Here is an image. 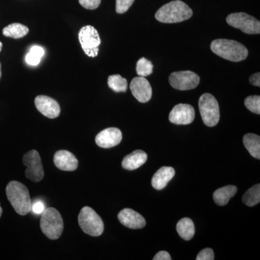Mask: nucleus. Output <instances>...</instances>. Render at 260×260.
<instances>
[{"label":"nucleus","instance_id":"nucleus-1","mask_svg":"<svg viewBox=\"0 0 260 260\" xmlns=\"http://www.w3.org/2000/svg\"><path fill=\"white\" fill-rule=\"evenodd\" d=\"M192 15V10L186 3L181 0H174L162 6L155 17L160 23H177L185 21Z\"/></svg>","mask_w":260,"mask_h":260},{"label":"nucleus","instance_id":"nucleus-2","mask_svg":"<svg viewBox=\"0 0 260 260\" xmlns=\"http://www.w3.org/2000/svg\"><path fill=\"white\" fill-rule=\"evenodd\" d=\"M6 194L15 212L25 215L31 210V200L28 188L17 181H10L6 187Z\"/></svg>","mask_w":260,"mask_h":260},{"label":"nucleus","instance_id":"nucleus-3","mask_svg":"<svg viewBox=\"0 0 260 260\" xmlns=\"http://www.w3.org/2000/svg\"><path fill=\"white\" fill-rule=\"evenodd\" d=\"M210 49L217 55L234 62L244 60L248 56L247 49L243 44L229 39L213 41Z\"/></svg>","mask_w":260,"mask_h":260},{"label":"nucleus","instance_id":"nucleus-4","mask_svg":"<svg viewBox=\"0 0 260 260\" xmlns=\"http://www.w3.org/2000/svg\"><path fill=\"white\" fill-rule=\"evenodd\" d=\"M41 229L46 237L56 240L61 237L64 223L60 213L54 208H48L43 211L40 222Z\"/></svg>","mask_w":260,"mask_h":260},{"label":"nucleus","instance_id":"nucleus-5","mask_svg":"<svg viewBox=\"0 0 260 260\" xmlns=\"http://www.w3.org/2000/svg\"><path fill=\"white\" fill-rule=\"evenodd\" d=\"M78 222L85 234L91 237H99L104 230V222L95 210L90 207H84L78 215Z\"/></svg>","mask_w":260,"mask_h":260},{"label":"nucleus","instance_id":"nucleus-6","mask_svg":"<svg viewBox=\"0 0 260 260\" xmlns=\"http://www.w3.org/2000/svg\"><path fill=\"white\" fill-rule=\"evenodd\" d=\"M199 109L205 125L215 126L220 120V109L216 99L210 93H204L199 99Z\"/></svg>","mask_w":260,"mask_h":260},{"label":"nucleus","instance_id":"nucleus-7","mask_svg":"<svg viewBox=\"0 0 260 260\" xmlns=\"http://www.w3.org/2000/svg\"><path fill=\"white\" fill-rule=\"evenodd\" d=\"M78 38L86 55L89 57H96L99 54V46L102 43L96 29L92 25H85L80 29Z\"/></svg>","mask_w":260,"mask_h":260},{"label":"nucleus","instance_id":"nucleus-8","mask_svg":"<svg viewBox=\"0 0 260 260\" xmlns=\"http://www.w3.org/2000/svg\"><path fill=\"white\" fill-rule=\"evenodd\" d=\"M226 22L231 26L240 29L246 34H259V20L246 13H232L227 17Z\"/></svg>","mask_w":260,"mask_h":260},{"label":"nucleus","instance_id":"nucleus-9","mask_svg":"<svg viewBox=\"0 0 260 260\" xmlns=\"http://www.w3.org/2000/svg\"><path fill=\"white\" fill-rule=\"evenodd\" d=\"M23 162L27 167L25 175L28 179L34 182H39L42 180L44 172L39 152L36 150H30L24 155Z\"/></svg>","mask_w":260,"mask_h":260},{"label":"nucleus","instance_id":"nucleus-10","mask_svg":"<svg viewBox=\"0 0 260 260\" xmlns=\"http://www.w3.org/2000/svg\"><path fill=\"white\" fill-rule=\"evenodd\" d=\"M199 75L191 71L174 72L169 76V83L179 90H191L199 85Z\"/></svg>","mask_w":260,"mask_h":260},{"label":"nucleus","instance_id":"nucleus-11","mask_svg":"<svg viewBox=\"0 0 260 260\" xmlns=\"http://www.w3.org/2000/svg\"><path fill=\"white\" fill-rule=\"evenodd\" d=\"M195 111L189 104H179L173 108L169 114V121L178 125H186L194 121Z\"/></svg>","mask_w":260,"mask_h":260},{"label":"nucleus","instance_id":"nucleus-12","mask_svg":"<svg viewBox=\"0 0 260 260\" xmlns=\"http://www.w3.org/2000/svg\"><path fill=\"white\" fill-rule=\"evenodd\" d=\"M130 90L133 96L140 103L149 102L152 97V88L144 77H137L130 83Z\"/></svg>","mask_w":260,"mask_h":260},{"label":"nucleus","instance_id":"nucleus-13","mask_svg":"<svg viewBox=\"0 0 260 260\" xmlns=\"http://www.w3.org/2000/svg\"><path fill=\"white\" fill-rule=\"evenodd\" d=\"M122 140L121 130L116 127L102 130L95 137V143L103 148H110L119 144Z\"/></svg>","mask_w":260,"mask_h":260},{"label":"nucleus","instance_id":"nucleus-14","mask_svg":"<svg viewBox=\"0 0 260 260\" xmlns=\"http://www.w3.org/2000/svg\"><path fill=\"white\" fill-rule=\"evenodd\" d=\"M35 105L39 112L49 119H55L60 114L59 104L47 95H39L36 98Z\"/></svg>","mask_w":260,"mask_h":260},{"label":"nucleus","instance_id":"nucleus-15","mask_svg":"<svg viewBox=\"0 0 260 260\" xmlns=\"http://www.w3.org/2000/svg\"><path fill=\"white\" fill-rule=\"evenodd\" d=\"M118 219L122 225L131 229H143L146 225V220L143 215L129 208L121 210L118 215Z\"/></svg>","mask_w":260,"mask_h":260},{"label":"nucleus","instance_id":"nucleus-16","mask_svg":"<svg viewBox=\"0 0 260 260\" xmlns=\"http://www.w3.org/2000/svg\"><path fill=\"white\" fill-rule=\"evenodd\" d=\"M54 164L58 169L65 172H73L78 167V160L73 153L68 150L56 152L54 157Z\"/></svg>","mask_w":260,"mask_h":260},{"label":"nucleus","instance_id":"nucleus-17","mask_svg":"<svg viewBox=\"0 0 260 260\" xmlns=\"http://www.w3.org/2000/svg\"><path fill=\"white\" fill-rule=\"evenodd\" d=\"M175 175V170L170 167H164L158 169L152 178V186L155 189L161 190L167 186Z\"/></svg>","mask_w":260,"mask_h":260},{"label":"nucleus","instance_id":"nucleus-18","mask_svg":"<svg viewBox=\"0 0 260 260\" xmlns=\"http://www.w3.org/2000/svg\"><path fill=\"white\" fill-rule=\"evenodd\" d=\"M148 155L143 150H135L123 159L121 165L126 170L133 171L142 167L146 162Z\"/></svg>","mask_w":260,"mask_h":260},{"label":"nucleus","instance_id":"nucleus-19","mask_svg":"<svg viewBox=\"0 0 260 260\" xmlns=\"http://www.w3.org/2000/svg\"><path fill=\"white\" fill-rule=\"evenodd\" d=\"M237 192L236 186L229 185L219 188L214 192L213 200L217 205L224 206L228 204L231 198H233Z\"/></svg>","mask_w":260,"mask_h":260},{"label":"nucleus","instance_id":"nucleus-20","mask_svg":"<svg viewBox=\"0 0 260 260\" xmlns=\"http://www.w3.org/2000/svg\"><path fill=\"white\" fill-rule=\"evenodd\" d=\"M243 143L246 150L254 158H260V137L254 134H246L243 138Z\"/></svg>","mask_w":260,"mask_h":260},{"label":"nucleus","instance_id":"nucleus-21","mask_svg":"<svg viewBox=\"0 0 260 260\" xmlns=\"http://www.w3.org/2000/svg\"><path fill=\"white\" fill-rule=\"evenodd\" d=\"M177 231L181 238L184 240L189 241L194 237L195 229L194 223L189 218L181 219L178 222Z\"/></svg>","mask_w":260,"mask_h":260},{"label":"nucleus","instance_id":"nucleus-22","mask_svg":"<svg viewBox=\"0 0 260 260\" xmlns=\"http://www.w3.org/2000/svg\"><path fill=\"white\" fill-rule=\"evenodd\" d=\"M28 27L20 23H12L5 27L3 30V35L13 39H20L25 37L28 34Z\"/></svg>","mask_w":260,"mask_h":260},{"label":"nucleus","instance_id":"nucleus-23","mask_svg":"<svg viewBox=\"0 0 260 260\" xmlns=\"http://www.w3.org/2000/svg\"><path fill=\"white\" fill-rule=\"evenodd\" d=\"M243 203L249 207H254L260 202V185L256 184L246 191L242 198Z\"/></svg>","mask_w":260,"mask_h":260},{"label":"nucleus","instance_id":"nucleus-24","mask_svg":"<svg viewBox=\"0 0 260 260\" xmlns=\"http://www.w3.org/2000/svg\"><path fill=\"white\" fill-rule=\"evenodd\" d=\"M108 85L116 93H124L127 90V80L119 75H110L108 78Z\"/></svg>","mask_w":260,"mask_h":260},{"label":"nucleus","instance_id":"nucleus-25","mask_svg":"<svg viewBox=\"0 0 260 260\" xmlns=\"http://www.w3.org/2000/svg\"><path fill=\"white\" fill-rule=\"evenodd\" d=\"M44 55V50L42 47L34 46L30 48L28 54L25 56V61L27 64L31 66H37L42 60Z\"/></svg>","mask_w":260,"mask_h":260},{"label":"nucleus","instance_id":"nucleus-26","mask_svg":"<svg viewBox=\"0 0 260 260\" xmlns=\"http://www.w3.org/2000/svg\"><path fill=\"white\" fill-rule=\"evenodd\" d=\"M136 71L140 77H147L153 73V64L145 57L140 58L137 62Z\"/></svg>","mask_w":260,"mask_h":260},{"label":"nucleus","instance_id":"nucleus-27","mask_svg":"<svg viewBox=\"0 0 260 260\" xmlns=\"http://www.w3.org/2000/svg\"><path fill=\"white\" fill-rule=\"evenodd\" d=\"M245 107L250 112L254 114H260V96L259 95H250L248 96L244 101Z\"/></svg>","mask_w":260,"mask_h":260},{"label":"nucleus","instance_id":"nucleus-28","mask_svg":"<svg viewBox=\"0 0 260 260\" xmlns=\"http://www.w3.org/2000/svg\"><path fill=\"white\" fill-rule=\"evenodd\" d=\"M135 0H116V11L119 14H123L129 9Z\"/></svg>","mask_w":260,"mask_h":260},{"label":"nucleus","instance_id":"nucleus-29","mask_svg":"<svg viewBox=\"0 0 260 260\" xmlns=\"http://www.w3.org/2000/svg\"><path fill=\"white\" fill-rule=\"evenodd\" d=\"M215 259L213 250L210 248H206L200 251L197 256V260H213Z\"/></svg>","mask_w":260,"mask_h":260},{"label":"nucleus","instance_id":"nucleus-30","mask_svg":"<svg viewBox=\"0 0 260 260\" xmlns=\"http://www.w3.org/2000/svg\"><path fill=\"white\" fill-rule=\"evenodd\" d=\"M79 3L85 9L95 10L101 5L102 0H79Z\"/></svg>","mask_w":260,"mask_h":260},{"label":"nucleus","instance_id":"nucleus-31","mask_svg":"<svg viewBox=\"0 0 260 260\" xmlns=\"http://www.w3.org/2000/svg\"><path fill=\"white\" fill-rule=\"evenodd\" d=\"M31 210L34 213L42 214L43 211L45 210L44 203L42 201H37L31 205Z\"/></svg>","mask_w":260,"mask_h":260},{"label":"nucleus","instance_id":"nucleus-32","mask_svg":"<svg viewBox=\"0 0 260 260\" xmlns=\"http://www.w3.org/2000/svg\"><path fill=\"white\" fill-rule=\"evenodd\" d=\"M153 260H172V257L167 251H160L155 254Z\"/></svg>","mask_w":260,"mask_h":260},{"label":"nucleus","instance_id":"nucleus-33","mask_svg":"<svg viewBox=\"0 0 260 260\" xmlns=\"http://www.w3.org/2000/svg\"><path fill=\"white\" fill-rule=\"evenodd\" d=\"M249 82L251 85H254V86H260V73H254L252 75H251L249 78Z\"/></svg>","mask_w":260,"mask_h":260},{"label":"nucleus","instance_id":"nucleus-34","mask_svg":"<svg viewBox=\"0 0 260 260\" xmlns=\"http://www.w3.org/2000/svg\"><path fill=\"white\" fill-rule=\"evenodd\" d=\"M2 49H3V44H2V42H0V51H2Z\"/></svg>","mask_w":260,"mask_h":260},{"label":"nucleus","instance_id":"nucleus-35","mask_svg":"<svg viewBox=\"0 0 260 260\" xmlns=\"http://www.w3.org/2000/svg\"><path fill=\"white\" fill-rule=\"evenodd\" d=\"M2 214H3V209H2L1 206H0V217H1Z\"/></svg>","mask_w":260,"mask_h":260},{"label":"nucleus","instance_id":"nucleus-36","mask_svg":"<svg viewBox=\"0 0 260 260\" xmlns=\"http://www.w3.org/2000/svg\"><path fill=\"white\" fill-rule=\"evenodd\" d=\"M2 77V70H1V64H0V79H1Z\"/></svg>","mask_w":260,"mask_h":260}]
</instances>
